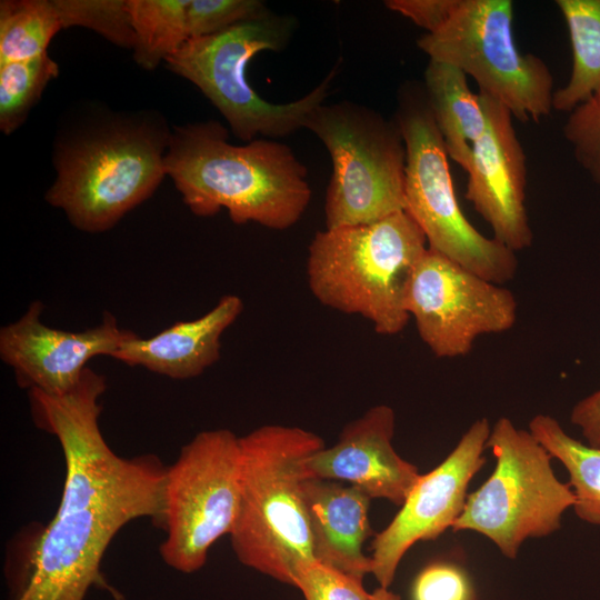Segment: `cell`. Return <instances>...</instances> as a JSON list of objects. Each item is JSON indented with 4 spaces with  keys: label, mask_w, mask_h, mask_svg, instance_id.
Returning a JSON list of instances; mask_svg holds the SVG:
<instances>
[{
    "label": "cell",
    "mask_w": 600,
    "mask_h": 600,
    "mask_svg": "<svg viewBox=\"0 0 600 600\" xmlns=\"http://www.w3.org/2000/svg\"><path fill=\"white\" fill-rule=\"evenodd\" d=\"M104 376L86 368L68 392L29 390L36 426L62 449L66 478L53 518L29 539L8 576L9 600H83L91 587L122 596L101 573L103 554L122 527L163 513L166 469L153 454L118 456L99 427Z\"/></svg>",
    "instance_id": "6da1fadb"
},
{
    "label": "cell",
    "mask_w": 600,
    "mask_h": 600,
    "mask_svg": "<svg viewBox=\"0 0 600 600\" xmlns=\"http://www.w3.org/2000/svg\"><path fill=\"white\" fill-rule=\"evenodd\" d=\"M164 168L198 217L226 209L236 224L286 230L311 200L307 168L289 146L271 139L232 144L226 128L213 120L176 128Z\"/></svg>",
    "instance_id": "7a4b0ae2"
},
{
    "label": "cell",
    "mask_w": 600,
    "mask_h": 600,
    "mask_svg": "<svg viewBox=\"0 0 600 600\" xmlns=\"http://www.w3.org/2000/svg\"><path fill=\"white\" fill-rule=\"evenodd\" d=\"M240 446L233 552L242 564L294 587L300 567L314 560L303 496L306 461L324 442L299 427L264 424L240 437Z\"/></svg>",
    "instance_id": "3957f363"
},
{
    "label": "cell",
    "mask_w": 600,
    "mask_h": 600,
    "mask_svg": "<svg viewBox=\"0 0 600 600\" xmlns=\"http://www.w3.org/2000/svg\"><path fill=\"white\" fill-rule=\"evenodd\" d=\"M427 249L424 233L406 211L324 229L308 247V286L323 306L364 318L381 336H396L410 320L406 296Z\"/></svg>",
    "instance_id": "277c9868"
},
{
    "label": "cell",
    "mask_w": 600,
    "mask_h": 600,
    "mask_svg": "<svg viewBox=\"0 0 600 600\" xmlns=\"http://www.w3.org/2000/svg\"><path fill=\"white\" fill-rule=\"evenodd\" d=\"M291 16L268 13L220 33L187 40L167 58L168 68L192 82L243 141L280 138L304 129L309 113L329 96L337 67L296 101L272 103L248 82L250 60L261 51L283 50L296 29Z\"/></svg>",
    "instance_id": "5b68a950"
},
{
    "label": "cell",
    "mask_w": 600,
    "mask_h": 600,
    "mask_svg": "<svg viewBox=\"0 0 600 600\" xmlns=\"http://www.w3.org/2000/svg\"><path fill=\"white\" fill-rule=\"evenodd\" d=\"M394 120L406 147L404 211L428 248L491 282L510 281L518 269L516 252L480 233L463 214L422 84L401 86Z\"/></svg>",
    "instance_id": "8992f818"
},
{
    "label": "cell",
    "mask_w": 600,
    "mask_h": 600,
    "mask_svg": "<svg viewBox=\"0 0 600 600\" xmlns=\"http://www.w3.org/2000/svg\"><path fill=\"white\" fill-rule=\"evenodd\" d=\"M171 134L151 124H118L64 147L46 201L84 232L112 229L149 199L166 174Z\"/></svg>",
    "instance_id": "52a82bcc"
},
{
    "label": "cell",
    "mask_w": 600,
    "mask_h": 600,
    "mask_svg": "<svg viewBox=\"0 0 600 600\" xmlns=\"http://www.w3.org/2000/svg\"><path fill=\"white\" fill-rule=\"evenodd\" d=\"M304 129L321 140L332 162L326 229L404 211L406 147L394 119L351 101L323 102L309 113Z\"/></svg>",
    "instance_id": "ba28073f"
},
{
    "label": "cell",
    "mask_w": 600,
    "mask_h": 600,
    "mask_svg": "<svg viewBox=\"0 0 600 600\" xmlns=\"http://www.w3.org/2000/svg\"><path fill=\"white\" fill-rule=\"evenodd\" d=\"M496 467L483 484L468 496L452 531H473L491 540L500 552L516 559L529 538L557 531L574 493L551 467L553 459L529 430L506 417L491 428L487 441Z\"/></svg>",
    "instance_id": "9c48e42d"
},
{
    "label": "cell",
    "mask_w": 600,
    "mask_h": 600,
    "mask_svg": "<svg viewBox=\"0 0 600 600\" xmlns=\"http://www.w3.org/2000/svg\"><path fill=\"white\" fill-rule=\"evenodd\" d=\"M512 24L510 0H459L447 22L417 44L429 60L471 77L514 119L539 122L553 110V77L541 58L519 51Z\"/></svg>",
    "instance_id": "30bf717a"
},
{
    "label": "cell",
    "mask_w": 600,
    "mask_h": 600,
    "mask_svg": "<svg viewBox=\"0 0 600 600\" xmlns=\"http://www.w3.org/2000/svg\"><path fill=\"white\" fill-rule=\"evenodd\" d=\"M240 497V437L229 429L196 434L166 469L163 561L184 573L201 569L212 544L231 533Z\"/></svg>",
    "instance_id": "8fae6325"
},
{
    "label": "cell",
    "mask_w": 600,
    "mask_h": 600,
    "mask_svg": "<svg viewBox=\"0 0 600 600\" xmlns=\"http://www.w3.org/2000/svg\"><path fill=\"white\" fill-rule=\"evenodd\" d=\"M406 310L436 357L456 358L478 337L511 329L518 304L508 289L428 248L412 273Z\"/></svg>",
    "instance_id": "7c38bea8"
},
{
    "label": "cell",
    "mask_w": 600,
    "mask_h": 600,
    "mask_svg": "<svg viewBox=\"0 0 600 600\" xmlns=\"http://www.w3.org/2000/svg\"><path fill=\"white\" fill-rule=\"evenodd\" d=\"M491 427L478 419L447 458L421 474L390 523L372 541V571L379 587L389 588L409 549L419 541L437 539L460 517L468 486L484 464L483 450Z\"/></svg>",
    "instance_id": "4fadbf2b"
},
{
    "label": "cell",
    "mask_w": 600,
    "mask_h": 600,
    "mask_svg": "<svg viewBox=\"0 0 600 600\" xmlns=\"http://www.w3.org/2000/svg\"><path fill=\"white\" fill-rule=\"evenodd\" d=\"M44 304L32 301L14 322L0 329V358L18 386L59 396L81 379L89 360L109 356L136 333L118 326L106 312L102 321L82 331L56 329L42 322Z\"/></svg>",
    "instance_id": "5bb4252c"
},
{
    "label": "cell",
    "mask_w": 600,
    "mask_h": 600,
    "mask_svg": "<svg viewBox=\"0 0 600 600\" xmlns=\"http://www.w3.org/2000/svg\"><path fill=\"white\" fill-rule=\"evenodd\" d=\"M481 96L487 130L473 144L464 197L492 230V238L513 252L531 247L533 232L526 207V154L510 111Z\"/></svg>",
    "instance_id": "9a60e30c"
},
{
    "label": "cell",
    "mask_w": 600,
    "mask_h": 600,
    "mask_svg": "<svg viewBox=\"0 0 600 600\" xmlns=\"http://www.w3.org/2000/svg\"><path fill=\"white\" fill-rule=\"evenodd\" d=\"M394 426L391 407H371L344 426L336 444L307 459V477L347 482L401 507L421 474L394 450Z\"/></svg>",
    "instance_id": "2e32d148"
},
{
    "label": "cell",
    "mask_w": 600,
    "mask_h": 600,
    "mask_svg": "<svg viewBox=\"0 0 600 600\" xmlns=\"http://www.w3.org/2000/svg\"><path fill=\"white\" fill-rule=\"evenodd\" d=\"M242 310L239 296L226 294L197 319L176 322L150 338L136 333L111 358L174 380L196 378L219 361L221 337Z\"/></svg>",
    "instance_id": "e0dca14e"
},
{
    "label": "cell",
    "mask_w": 600,
    "mask_h": 600,
    "mask_svg": "<svg viewBox=\"0 0 600 600\" xmlns=\"http://www.w3.org/2000/svg\"><path fill=\"white\" fill-rule=\"evenodd\" d=\"M303 496L314 560L362 579L371 573L372 559L363 553L372 536L371 498L352 484L311 477L303 482Z\"/></svg>",
    "instance_id": "ac0fdd59"
},
{
    "label": "cell",
    "mask_w": 600,
    "mask_h": 600,
    "mask_svg": "<svg viewBox=\"0 0 600 600\" xmlns=\"http://www.w3.org/2000/svg\"><path fill=\"white\" fill-rule=\"evenodd\" d=\"M423 89L448 157L467 171L473 144L487 130L481 96L472 92L460 69L429 60Z\"/></svg>",
    "instance_id": "d6986e66"
},
{
    "label": "cell",
    "mask_w": 600,
    "mask_h": 600,
    "mask_svg": "<svg viewBox=\"0 0 600 600\" xmlns=\"http://www.w3.org/2000/svg\"><path fill=\"white\" fill-rule=\"evenodd\" d=\"M572 48L567 83L553 93V110L570 113L600 89V0H557Z\"/></svg>",
    "instance_id": "ffe728a7"
},
{
    "label": "cell",
    "mask_w": 600,
    "mask_h": 600,
    "mask_svg": "<svg viewBox=\"0 0 600 600\" xmlns=\"http://www.w3.org/2000/svg\"><path fill=\"white\" fill-rule=\"evenodd\" d=\"M529 431L566 468L576 497V514L588 523L600 526V448L576 440L548 414L533 417Z\"/></svg>",
    "instance_id": "44dd1931"
},
{
    "label": "cell",
    "mask_w": 600,
    "mask_h": 600,
    "mask_svg": "<svg viewBox=\"0 0 600 600\" xmlns=\"http://www.w3.org/2000/svg\"><path fill=\"white\" fill-rule=\"evenodd\" d=\"M190 0H127L134 32L133 59L146 70L156 69L189 40Z\"/></svg>",
    "instance_id": "7402d4cb"
},
{
    "label": "cell",
    "mask_w": 600,
    "mask_h": 600,
    "mask_svg": "<svg viewBox=\"0 0 600 600\" xmlns=\"http://www.w3.org/2000/svg\"><path fill=\"white\" fill-rule=\"evenodd\" d=\"M62 24L52 0L0 2V63L47 53Z\"/></svg>",
    "instance_id": "603a6c76"
},
{
    "label": "cell",
    "mask_w": 600,
    "mask_h": 600,
    "mask_svg": "<svg viewBox=\"0 0 600 600\" xmlns=\"http://www.w3.org/2000/svg\"><path fill=\"white\" fill-rule=\"evenodd\" d=\"M59 74V66L47 53L23 61L0 63V129L17 130L40 99L47 84Z\"/></svg>",
    "instance_id": "cb8c5ba5"
},
{
    "label": "cell",
    "mask_w": 600,
    "mask_h": 600,
    "mask_svg": "<svg viewBox=\"0 0 600 600\" xmlns=\"http://www.w3.org/2000/svg\"><path fill=\"white\" fill-rule=\"evenodd\" d=\"M62 29L83 27L108 41L133 49L134 32L127 0H52Z\"/></svg>",
    "instance_id": "d4e9b609"
},
{
    "label": "cell",
    "mask_w": 600,
    "mask_h": 600,
    "mask_svg": "<svg viewBox=\"0 0 600 600\" xmlns=\"http://www.w3.org/2000/svg\"><path fill=\"white\" fill-rule=\"evenodd\" d=\"M562 131L574 159L600 190V89L568 113Z\"/></svg>",
    "instance_id": "484cf974"
},
{
    "label": "cell",
    "mask_w": 600,
    "mask_h": 600,
    "mask_svg": "<svg viewBox=\"0 0 600 600\" xmlns=\"http://www.w3.org/2000/svg\"><path fill=\"white\" fill-rule=\"evenodd\" d=\"M269 11L260 0H190L187 10L188 38L213 36Z\"/></svg>",
    "instance_id": "4316f807"
},
{
    "label": "cell",
    "mask_w": 600,
    "mask_h": 600,
    "mask_svg": "<svg viewBox=\"0 0 600 600\" xmlns=\"http://www.w3.org/2000/svg\"><path fill=\"white\" fill-rule=\"evenodd\" d=\"M362 581L313 560L300 567L294 587L304 600H370Z\"/></svg>",
    "instance_id": "83f0119b"
},
{
    "label": "cell",
    "mask_w": 600,
    "mask_h": 600,
    "mask_svg": "<svg viewBox=\"0 0 600 600\" xmlns=\"http://www.w3.org/2000/svg\"><path fill=\"white\" fill-rule=\"evenodd\" d=\"M412 600H473V592L462 569L447 562H434L416 577Z\"/></svg>",
    "instance_id": "f1b7e54d"
},
{
    "label": "cell",
    "mask_w": 600,
    "mask_h": 600,
    "mask_svg": "<svg viewBox=\"0 0 600 600\" xmlns=\"http://www.w3.org/2000/svg\"><path fill=\"white\" fill-rule=\"evenodd\" d=\"M459 0H388L386 7L432 33L452 14Z\"/></svg>",
    "instance_id": "f546056e"
},
{
    "label": "cell",
    "mask_w": 600,
    "mask_h": 600,
    "mask_svg": "<svg viewBox=\"0 0 600 600\" xmlns=\"http://www.w3.org/2000/svg\"><path fill=\"white\" fill-rule=\"evenodd\" d=\"M570 419L589 446L600 448V389L581 399L573 407Z\"/></svg>",
    "instance_id": "4dcf8cb0"
},
{
    "label": "cell",
    "mask_w": 600,
    "mask_h": 600,
    "mask_svg": "<svg viewBox=\"0 0 600 600\" xmlns=\"http://www.w3.org/2000/svg\"><path fill=\"white\" fill-rule=\"evenodd\" d=\"M370 600H401L400 596L390 591L389 588H377L369 596Z\"/></svg>",
    "instance_id": "1f68e13d"
}]
</instances>
